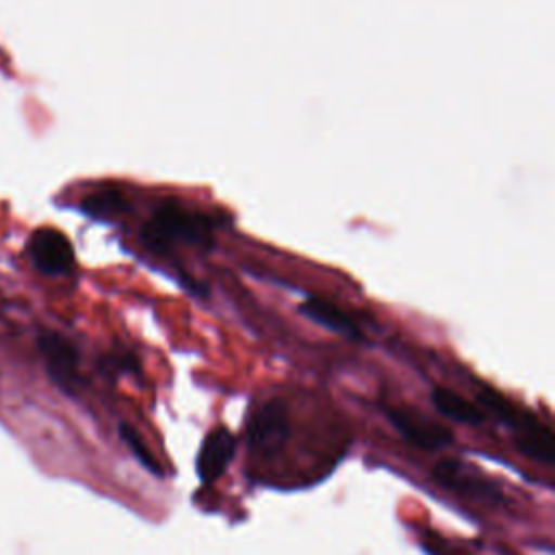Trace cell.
Instances as JSON below:
<instances>
[{
    "label": "cell",
    "mask_w": 555,
    "mask_h": 555,
    "mask_svg": "<svg viewBox=\"0 0 555 555\" xmlns=\"http://www.w3.org/2000/svg\"><path fill=\"white\" fill-rule=\"evenodd\" d=\"M119 438L126 442V447L130 449V453L134 455V460L147 470V473H152L154 477H163L165 473H163V468H160V464L156 462V457L152 455V451L147 449V444H145V440L141 438V434L130 425V423H119Z\"/></svg>",
    "instance_id": "12"
},
{
    "label": "cell",
    "mask_w": 555,
    "mask_h": 555,
    "mask_svg": "<svg viewBox=\"0 0 555 555\" xmlns=\"http://www.w3.org/2000/svg\"><path fill=\"white\" fill-rule=\"evenodd\" d=\"M479 405L486 414L492 412L512 431L520 453L548 466L555 462V436L538 416L488 386L479 390Z\"/></svg>",
    "instance_id": "2"
},
{
    "label": "cell",
    "mask_w": 555,
    "mask_h": 555,
    "mask_svg": "<svg viewBox=\"0 0 555 555\" xmlns=\"http://www.w3.org/2000/svg\"><path fill=\"white\" fill-rule=\"evenodd\" d=\"M80 210L98 221H115L128 210L126 195L115 186H104L93 193H89L80 202Z\"/></svg>",
    "instance_id": "11"
},
{
    "label": "cell",
    "mask_w": 555,
    "mask_h": 555,
    "mask_svg": "<svg viewBox=\"0 0 555 555\" xmlns=\"http://www.w3.org/2000/svg\"><path fill=\"white\" fill-rule=\"evenodd\" d=\"M234 451H236V438L230 429L215 427L212 431H208L195 457V470L199 481L206 486L217 481L228 468V464L232 462Z\"/></svg>",
    "instance_id": "8"
},
{
    "label": "cell",
    "mask_w": 555,
    "mask_h": 555,
    "mask_svg": "<svg viewBox=\"0 0 555 555\" xmlns=\"http://www.w3.org/2000/svg\"><path fill=\"white\" fill-rule=\"evenodd\" d=\"M100 369L111 373V375H128V373H139V360L132 353L126 351H117V353H108L102 358Z\"/></svg>",
    "instance_id": "13"
},
{
    "label": "cell",
    "mask_w": 555,
    "mask_h": 555,
    "mask_svg": "<svg viewBox=\"0 0 555 555\" xmlns=\"http://www.w3.org/2000/svg\"><path fill=\"white\" fill-rule=\"evenodd\" d=\"M299 312L304 317H308L310 321H314V323L323 325L325 330L336 332V334H340L345 338H353V340L362 338V330L356 323V319L349 312H345L340 306L330 301V299L310 295V297H306L299 304Z\"/></svg>",
    "instance_id": "9"
},
{
    "label": "cell",
    "mask_w": 555,
    "mask_h": 555,
    "mask_svg": "<svg viewBox=\"0 0 555 555\" xmlns=\"http://www.w3.org/2000/svg\"><path fill=\"white\" fill-rule=\"evenodd\" d=\"M26 251L33 264L37 267V271H41L43 275H52V278L69 275L76 267L72 241L54 228L35 230L33 236L28 238Z\"/></svg>",
    "instance_id": "7"
},
{
    "label": "cell",
    "mask_w": 555,
    "mask_h": 555,
    "mask_svg": "<svg viewBox=\"0 0 555 555\" xmlns=\"http://www.w3.org/2000/svg\"><path fill=\"white\" fill-rule=\"evenodd\" d=\"M431 403L442 416L464 423V425H481L486 421V412L479 403L457 395L455 390H451L447 386H434Z\"/></svg>",
    "instance_id": "10"
},
{
    "label": "cell",
    "mask_w": 555,
    "mask_h": 555,
    "mask_svg": "<svg viewBox=\"0 0 555 555\" xmlns=\"http://www.w3.org/2000/svg\"><path fill=\"white\" fill-rule=\"evenodd\" d=\"M291 438L288 405L284 399L264 401L247 425V444L262 457H275Z\"/></svg>",
    "instance_id": "4"
},
{
    "label": "cell",
    "mask_w": 555,
    "mask_h": 555,
    "mask_svg": "<svg viewBox=\"0 0 555 555\" xmlns=\"http://www.w3.org/2000/svg\"><path fill=\"white\" fill-rule=\"evenodd\" d=\"M431 479L442 488L460 492L464 496L483 501V503H503V492L473 464H466L455 457L438 460L431 466Z\"/></svg>",
    "instance_id": "6"
},
{
    "label": "cell",
    "mask_w": 555,
    "mask_h": 555,
    "mask_svg": "<svg viewBox=\"0 0 555 555\" xmlns=\"http://www.w3.org/2000/svg\"><path fill=\"white\" fill-rule=\"evenodd\" d=\"M37 347L43 358L46 373L54 382V386L65 395H78V390L82 388V377L80 353L76 345L54 330H41L37 336Z\"/></svg>",
    "instance_id": "3"
},
{
    "label": "cell",
    "mask_w": 555,
    "mask_h": 555,
    "mask_svg": "<svg viewBox=\"0 0 555 555\" xmlns=\"http://www.w3.org/2000/svg\"><path fill=\"white\" fill-rule=\"evenodd\" d=\"M219 221L206 212L182 204L180 199H165L156 206L152 217L141 225V243L154 254H167L176 247L210 249Z\"/></svg>",
    "instance_id": "1"
},
{
    "label": "cell",
    "mask_w": 555,
    "mask_h": 555,
    "mask_svg": "<svg viewBox=\"0 0 555 555\" xmlns=\"http://www.w3.org/2000/svg\"><path fill=\"white\" fill-rule=\"evenodd\" d=\"M382 412L401 438H405L410 444L423 451H438L453 442L451 429L425 416L421 410L408 405H384Z\"/></svg>",
    "instance_id": "5"
}]
</instances>
